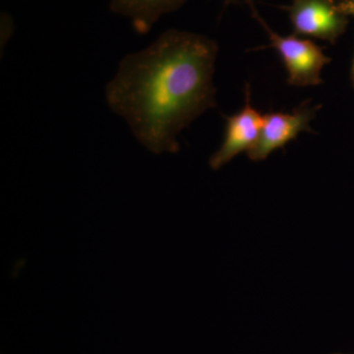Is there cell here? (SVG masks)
I'll return each mask as SVG.
<instances>
[{
    "instance_id": "1",
    "label": "cell",
    "mask_w": 354,
    "mask_h": 354,
    "mask_svg": "<svg viewBox=\"0 0 354 354\" xmlns=\"http://www.w3.org/2000/svg\"><path fill=\"white\" fill-rule=\"evenodd\" d=\"M218 53L208 37L167 30L121 60L106 87L108 106L151 152H178L179 134L216 106Z\"/></svg>"
},
{
    "instance_id": "2",
    "label": "cell",
    "mask_w": 354,
    "mask_h": 354,
    "mask_svg": "<svg viewBox=\"0 0 354 354\" xmlns=\"http://www.w3.org/2000/svg\"><path fill=\"white\" fill-rule=\"evenodd\" d=\"M250 9L254 19L267 32L271 44L278 51L288 71V82L297 87L318 86L323 83L322 70L330 59L318 44L311 39L293 36H281L261 17L253 0H243Z\"/></svg>"
},
{
    "instance_id": "3",
    "label": "cell",
    "mask_w": 354,
    "mask_h": 354,
    "mask_svg": "<svg viewBox=\"0 0 354 354\" xmlns=\"http://www.w3.org/2000/svg\"><path fill=\"white\" fill-rule=\"evenodd\" d=\"M321 109L320 104L304 102L291 113L265 114L260 136L255 145L247 152L254 162H261L274 151L283 148L302 132H313L310 123Z\"/></svg>"
},
{
    "instance_id": "4",
    "label": "cell",
    "mask_w": 354,
    "mask_h": 354,
    "mask_svg": "<svg viewBox=\"0 0 354 354\" xmlns=\"http://www.w3.org/2000/svg\"><path fill=\"white\" fill-rule=\"evenodd\" d=\"M288 11L293 35L334 43L346 24V15L334 0H291Z\"/></svg>"
},
{
    "instance_id": "5",
    "label": "cell",
    "mask_w": 354,
    "mask_h": 354,
    "mask_svg": "<svg viewBox=\"0 0 354 354\" xmlns=\"http://www.w3.org/2000/svg\"><path fill=\"white\" fill-rule=\"evenodd\" d=\"M225 118L227 121L225 138L209 162V167L215 171L225 167L239 153L250 151L259 138L264 115H261L251 104L250 86L246 85L243 109Z\"/></svg>"
},
{
    "instance_id": "6",
    "label": "cell",
    "mask_w": 354,
    "mask_h": 354,
    "mask_svg": "<svg viewBox=\"0 0 354 354\" xmlns=\"http://www.w3.org/2000/svg\"><path fill=\"white\" fill-rule=\"evenodd\" d=\"M187 0H111V11L127 18L135 31L148 34L165 14L174 12Z\"/></svg>"
},
{
    "instance_id": "7",
    "label": "cell",
    "mask_w": 354,
    "mask_h": 354,
    "mask_svg": "<svg viewBox=\"0 0 354 354\" xmlns=\"http://www.w3.org/2000/svg\"><path fill=\"white\" fill-rule=\"evenodd\" d=\"M337 6L342 14L354 17V0H341V1L337 2Z\"/></svg>"
},
{
    "instance_id": "8",
    "label": "cell",
    "mask_w": 354,
    "mask_h": 354,
    "mask_svg": "<svg viewBox=\"0 0 354 354\" xmlns=\"http://www.w3.org/2000/svg\"><path fill=\"white\" fill-rule=\"evenodd\" d=\"M236 1L237 0H223V9L227 8L228 6H230V4L234 3V2Z\"/></svg>"
},
{
    "instance_id": "9",
    "label": "cell",
    "mask_w": 354,
    "mask_h": 354,
    "mask_svg": "<svg viewBox=\"0 0 354 354\" xmlns=\"http://www.w3.org/2000/svg\"><path fill=\"white\" fill-rule=\"evenodd\" d=\"M353 77H354V62H353Z\"/></svg>"
}]
</instances>
